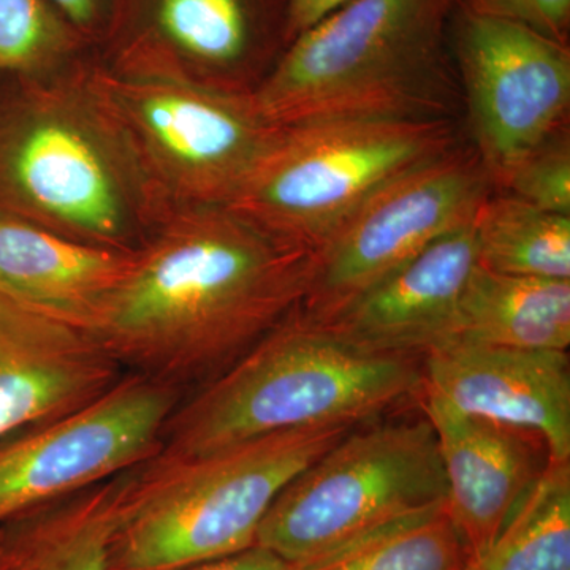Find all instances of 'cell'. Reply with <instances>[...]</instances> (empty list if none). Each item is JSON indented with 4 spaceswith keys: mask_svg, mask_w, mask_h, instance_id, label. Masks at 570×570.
<instances>
[{
    "mask_svg": "<svg viewBox=\"0 0 570 570\" xmlns=\"http://www.w3.org/2000/svg\"><path fill=\"white\" fill-rule=\"evenodd\" d=\"M460 142L455 119H341L283 127L228 208L317 253L374 194Z\"/></svg>",
    "mask_w": 570,
    "mask_h": 570,
    "instance_id": "8",
    "label": "cell"
},
{
    "mask_svg": "<svg viewBox=\"0 0 570 570\" xmlns=\"http://www.w3.org/2000/svg\"><path fill=\"white\" fill-rule=\"evenodd\" d=\"M181 390L126 374L70 414L0 442V524L151 460Z\"/></svg>",
    "mask_w": 570,
    "mask_h": 570,
    "instance_id": "11",
    "label": "cell"
},
{
    "mask_svg": "<svg viewBox=\"0 0 570 570\" xmlns=\"http://www.w3.org/2000/svg\"><path fill=\"white\" fill-rule=\"evenodd\" d=\"M475 266L478 247L469 224L439 238L321 325L366 351L423 356L452 341L461 295Z\"/></svg>",
    "mask_w": 570,
    "mask_h": 570,
    "instance_id": "16",
    "label": "cell"
},
{
    "mask_svg": "<svg viewBox=\"0 0 570 570\" xmlns=\"http://www.w3.org/2000/svg\"><path fill=\"white\" fill-rule=\"evenodd\" d=\"M351 0H287V20H285V47L299 33L313 28L330 13L346 6Z\"/></svg>",
    "mask_w": 570,
    "mask_h": 570,
    "instance_id": "28",
    "label": "cell"
},
{
    "mask_svg": "<svg viewBox=\"0 0 570 570\" xmlns=\"http://www.w3.org/2000/svg\"><path fill=\"white\" fill-rule=\"evenodd\" d=\"M94 80L170 208L228 206L283 127L250 89L195 78L132 50L92 67Z\"/></svg>",
    "mask_w": 570,
    "mask_h": 570,
    "instance_id": "7",
    "label": "cell"
},
{
    "mask_svg": "<svg viewBox=\"0 0 570 570\" xmlns=\"http://www.w3.org/2000/svg\"><path fill=\"white\" fill-rule=\"evenodd\" d=\"M453 66L472 140L494 190L568 127L569 45L456 3Z\"/></svg>",
    "mask_w": 570,
    "mask_h": 570,
    "instance_id": "9",
    "label": "cell"
},
{
    "mask_svg": "<svg viewBox=\"0 0 570 570\" xmlns=\"http://www.w3.org/2000/svg\"><path fill=\"white\" fill-rule=\"evenodd\" d=\"M124 376L91 335L0 292V442L86 406Z\"/></svg>",
    "mask_w": 570,
    "mask_h": 570,
    "instance_id": "14",
    "label": "cell"
},
{
    "mask_svg": "<svg viewBox=\"0 0 570 570\" xmlns=\"http://www.w3.org/2000/svg\"><path fill=\"white\" fill-rule=\"evenodd\" d=\"M86 43L111 36L122 0H45Z\"/></svg>",
    "mask_w": 570,
    "mask_h": 570,
    "instance_id": "26",
    "label": "cell"
},
{
    "mask_svg": "<svg viewBox=\"0 0 570 570\" xmlns=\"http://www.w3.org/2000/svg\"><path fill=\"white\" fill-rule=\"evenodd\" d=\"M85 45L45 0H0V75L50 77L75 66Z\"/></svg>",
    "mask_w": 570,
    "mask_h": 570,
    "instance_id": "23",
    "label": "cell"
},
{
    "mask_svg": "<svg viewBox=\"0 0 570 570\" xmlns=\"http://www.w3.org/2000/svg\"><path fill=\"white\" fill-rule=\"evenodd\" d=\"M456 3L351 0L292 40L250 99L277 127L455 119L463 107L449 50Z\"/></svg>",
    "mask_w": 570,
    "mask_h": 570,
    "instance_id": "4",
    "label": "cell"
},
{
    "mask_svg": "<svg viewBox=\"0 0 570 570\" xmlns=\"http://www.w3.org/2000/svg\"><path fill=\"white\" fill-rule=\"evenodd\" d=\"M423 395L464 414L532 431L551 463L570 461L568 351L445 344L423 355Z\"/></svg>",
    "mask_w": 570,
    "mask_h": 570,
    "instance_id": "12",
    "label": "cell"
},
{
    "mask_svg": "<svg viewBox=\"0 0 570 570\" xmlns=\"http://www.w3.org/2000/svg\"><path fill=\"white\" fill-rule=\"evenodd\" d=\"M466 570H570V461L550 463Z\"/></svg>",
    "mask_w": 570,
    "mask_h": 570,
    "instance_id": "21",
    "label": "cell"
},
{
    "mask_svg": "<svg viewBox=\"0 0 570 570\" xmlns=\"http://www.w3.org/2000/svg\"><path fill=\"white\" fill-rule=\"evenodd\" d=\"M355 426L302 428L197 459L146 461L107 570H178L249 549L277 494Z\"/></svg>",
    "mask_w": 570,
    "mask_h": 570,
    "instance_id": "5",
    "label": "cell"
},
{
    "mask_svg": "<svg viewBox=\"0 0 570 570\" xmlns=\"http://www.w3.org/2000/svg\"><path fill=\"white\" fill-rule=\"evenodd\" d=\"M140 468L0 524V570H107Z\"/></svg>",
    "mask_w": 570,
    "mask_h": 570,
    "instance_id": "18",
    "label": "cell"
},
{
    "mask_svg": "<svg viewBox=\"0 0 570 570\" xmlns=\"http://www.w3.org/2000/svg\"><path fill=\"white\" fill-rule=\"evenodd\" d=\"M419 406L436 431L450 517L475 558L546 474L549 448L538 433L464 414L434 396L422 393Z\"/></svg>",
    "mask_w": 570,
    "mask_h": 570,
    "instance_id": "15",
    "label": "cell"
},
{
    "mask_svg": "<svg viewBox=\"0 0 570 570\" xmlns=\"http://www.w3.org/2000/svg\"><path fill=\"white\" fill-rule=\"evenodd\" d=\"M26 81L0 118V214L89 245L137 249L174 209L92 67Z\"/></svg>",
    "mask_w": 570,
    "mask_h": 570,
    "instance_id": "2",
    "label": "cell"
},
{
    "mask_svg": "<svg viewBox=\"0 0 570 570\" xmlns=\"http://www.w3.org/2000/svg\"><path fill=\"white\" fill-rule=\"evenodd\" d=\"M316 254L228 206L175 209L134 250L92 337L122 370L202 389L299 311Z\"/></svg>",
    "mask_w": 570,
    "mask_h": 570,
    "instance_id": "1",
    "label": "cell"
},
{
    "mask_svg": "<svg viewBox=\"0 0 570 570\" xmlns=\"http://www.w3.org/2000/svg\"><path fill=\"white\" fill-rule=\"evenodd\" d=\"M422 360L366 351L296 311L179 403L153 459H197L283 431L360 425L400 411L422 395Z\"/></svg>",
    "mask_w": 570,
    "mask_h": 570,
    "instance_id": "3",
    "label": "cell"
},
{
    "mask_svg": "<svg viewBox=\"0 0 570 570\" xmlns=\"http://www.w3.org/2000/svg\"><path fill=\"white\" fill-rule=\"evenodd\" d=\"M493 190L479 154L463 142L390 183L317 250L299 314L328 321L439 238L472 224Z\"/></svg>",
    "mask_w": 570,
    "mask_h": 570,
    "instance_id": "10",
    "label": "cell"
},
{
    "mask_svg": "<svg viewBox=\"0 0 570 570\" xmlns=\"http://www.w3.org/2000/svg\"><path fill=\"white\" fill-rule=\"evenodd\" d=\"M501 190L543 212L570 216L568 127L531 153L510 175Z\"/></svg>",
    "mask_w": 570,
    "mask_h": 570,
    "instance_id": "24",
    "label": "cell"
},
{
    "mask_svg": "<svg viewBox=\"0 0 570 570\" xmlns=\"http://www.w3.org/2000/svg\"><path fill=\"white\" fill-rule=\"evenodd\" d=\"M287 0H122L110 37L200 80L238 88L277 43ZM243 89V88H238Z\"/></svg>",
    "mask_w": 570,
    "mask_h": 570,
    "instance_id": "13",
    "label": "cell"
},
{
    "mask_svg": "<svg viewBox=\"0 0 570 570\" xmlns=\"http://www.w3.org/2000/svg\"><path fill=\"white\" fill-rule=\"evenodd\" d=\"M472 550L448 504L382 528L298 570H466Z\"/></svg>",
    "mask_w": 570,
    "mask_h": 570,
    "instance_id": "22",
    "label": "cell"
},
{
    "mask_svg": "<svg viewBox=\"0 0 570 570\" xmlns=\"http://www.w3.org/2000/svg\"><path fill=\"white\" fill-rule=\"evenodd\" d=\"M478 265L499 275L570 281V216L491 193L474 223Z\"/></svg>",
    "mask_w": 570,
    "mask_h": 570,
    "instance_id": "20",
    "label": "cell"
},
{
    "mask_svg": "<svg viewBox=\"0 0 570 570\" xmlns=\"http://www.w3.org/2000/svg\"><path fill=\"white\" fill-rule=\"evenodd\" d=\"M178 570H298L279 554L265 547L255 546L217 560L198 562Z\"/></svg>",
    "mask_w": 570,
    "mask_h": 570,
    "instance_id": "27",
    "label": "cell"
},
{
    "mask_svg": "<svg viewBox=\"0 0 570 570\" xmlns=\"http://www.w3.org/2000/svg\"><path fill=\"white\" fill-rule=\"evenodd\" d=\"M479 13L527 26L558 43L569 45L570 0H463Z\"/></svg>",
    "mask_w": 570,
    "mask_h": 570,
    "instance_id": "25",
    "label": "cell"
},
{
    "mask_svg": "<svg viewBox=\"0 0 570 570\" xmlns=\"http://www.w3.org/2000/svg\"><path fill=\"white\" fill-rule=\"evenodd\" d=\"M448 504L436 431L425 412L367 420L295 475L255 543L295 568L409 517Z\"/></svg>",
    "mask_w": 570,
    "mask_h": 570,
    "instance_id": "6",
    "label": "cell"
},
{
    "mask_svg": "<svg viewBox=\"0 0 570 570\" xmlns=\"http://www.w3.org/2000/svg\"><path fill=\"white\" fill-rule=\"evenodd\" d=\"M134 250L89 245L0 214V292L92 336Z\"/></svg>",
    "mask_w": 570,
    "mask_h": 570,
    "instance_id": "17",
    "label": "cell"
},
{
    "mask_svg": "<svg viewBox=\"0 0 570 570\" xmlns=\"http://www.w3.org/2000/svg\"><path fill=\"white\" fill-rule=\"evenodd\" d=\"M453 341L568 351L570 281L499 275L475 266L461 295Z\"/></svg>",
    "mask_w": 570,
    "mask_h": 570,
    "instance_id": "19",
    "label": "cell"
},
{
    "mask_svg": "<svg viewBox=\"0 0 570 570\" xmlns=\"http://www.w3.org/2000/svg\"><path fill=\"white\" fill-rule=\"evenodd\" d=\"M0 538H2V528H0Z\"/></svg>",
    "mask_w": 570,
    "mask_h": 570,
    "instance_id": "29",
    "label": "cell"
}]
</instances>
